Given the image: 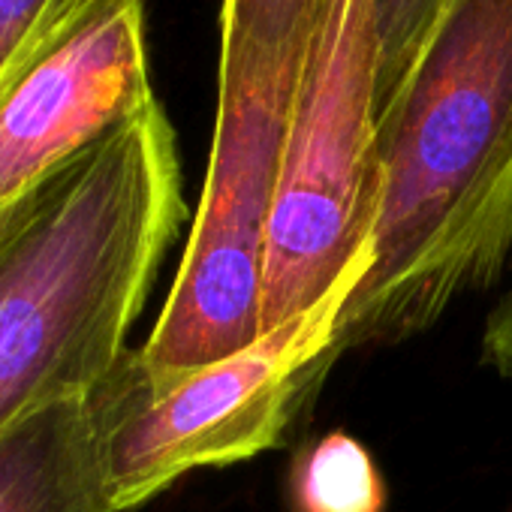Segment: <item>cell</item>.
Here are the masks:
<instances>
[{
  "label": "cell",
  "mask_w": 512,
  "mask_h": 512,
  "mask_svg": "<svg viewBox=\"0 0 512 512\" xmlns=\"http://www.w3.org/2000/svg\"><path fill=\"white\" fill-rule=\"evenodd\" d=\"M374 263L335 353L428 332L512 269V0H443L377 118Z\"/></svg>",
  "instance_id": "6da1fadb"
},
{
  "label": "cell",
  "mask_w": 512,
  "mask_h": 512,
  "mask_svg": "<svg viewBox=\"0 0 512 512\" xmlns=\"http://www.w3.org/2000/svg\"><path fill=\"white\" fill-rule=\"evenodd\" d=\"M293 512H383L386 482L368 446L350 431H329L293 464Z\"/></svg>",
  "instance_id": "ba28073f"
},
{
  "label": "cell",
  "mask_w": 512,
  "mask_h": 512,
  "mask_svg": "<svg viewBox=\"0 0 512 512\" xmlns=\"http://www.w3.org/2000/svg\"><path fill=\"white\" fill-rule=\"evenodd\" d=\"M85 398L0 431V512H112Z\"/></svg>",
  "instance_id": "52a82bcc"
},
{
  "label": "cell",
  "mask_w": 512,
  "mask_h": 512,
  "mask_svg": "<svg viewBox=\"0 0 512 512\" xmlns=\"http://www.w3.org/2000/svg\"><path fill=\"white\" fill-rule=\"evenodd\" d=\"M305 61L217 64L202 196L169 299L139 347L157 377L202 368L263 335L269 232Z\"/></svg>",
  "instance_id": "277c9868"
},
{
  "label": "cell",
  "mask_w": 512,
  "mask_h": 512,
  "mask_svg": "<svg viewBox=\"0 0 512 512\" xmlns=\"http://www.w3.org/2000/svg\"><path fill=\"white\" fill-rule=\"evenodd\" d=\"M371 263L368 244L308 311L202 368L157 377L127 350L85 398L112 512L139 509L193 470L284 446L338 365V323Z\"/></svg>",
  "instance_id": "3957f363"
},
{
  "label": "cell",
  "mask_w": 512,
  "mask_h": 512,
  "mask_svg": "<svg viewBox=\"0 0 512 512\" xmlns=\"http://www.w3.org/2000/svg\"><path fill=\"white\" fill-rule=\"evenodd\" d=\"M440 4L443 0H380V112L410 70Z\"/></svg>",
  "instance_id": "30bf717a"
},
{
  "label": "cell",
  "mask_w": 512,
  "mask_h": 512,
  "mask_svg": "<svg viewBox=\"0 0 512 512\" xmlns=\"http://www.w3.org/2000/svg\"><path fill=\"white\" fill-rule=\"evenodd\" d=\"M154 100L142 0H82L0 82V211Z\"/></svg>",
  "instance_id": "8992f818"
},
{
  "label": "cell",
  "mask_w": 512,
  "mask_h": 512,
  "mask_svg": "<svg viewBox=\"0 0 512 512\" xmlns=\"http://www.w3.org/2000/svg\"><path fill=\"white\" fill-rule=\"evenodd\" d=\"M184 220L160 100L0 211V431L103 383Z\"/></svg>",
  "instance_id": "7a4b0ae2"
},
{
  "label": "cell",
  "mask_w": 512,
  "mask_h": 512,
  "mask_svg": "<svg viewBox=\"0 0 512 512\" xmlns=\"http://www.w3.org/2000/svg\"><path fill=\"white\" fill-rule=\"evenodd\" d=\"M479 350H482V365L512 380V287L491 308L485 329H482Z\"/></svg>",
  "instance_id": "7c38bea8"
},
{
  "label": "cell",
  "mask_w": 512,
  "mask_h": 512,
  "mask_svg": "<svg viewBox=\"0 0 512 512\" xmlns=\"http://www.w3.org/2000/svg\"><path fill=\"white\" fill-rule=\"evenodd\" d=\"M326 0H223L217 64L305 61Z\"/></svg>",
  "instance_id": "9c48e42d"
},
{
  "label": "cell",
  "mask_w": 512,
  "mask_h": 512,
  "mask_svg": "<svg viewBox=\"0 0 512 512\" xmlns=\"http://www.w3.org/2000/svg\"><path fill=\"white\" fill-rule=\"evenodd\" d=\"M82 0H0V82Z\"/></svg>",
  "instance_id": "8fae6325"
},
{
  "label": "cell",
  "mask_w": 512,
  "mask_h": 512,
  "mask_svg": "<svg viewBox=\"0 0 512 512\" xmlns=\"http://www.w3.org/2000/svg\"><path fill=\"white\" fill-rule=\"evenodd\" d=\"M380 0H326L269 232L263 332L320 302L371 244L377 208Z\"/></svg>",
  "instance_id": "5b68a950"
}]
</instances>
